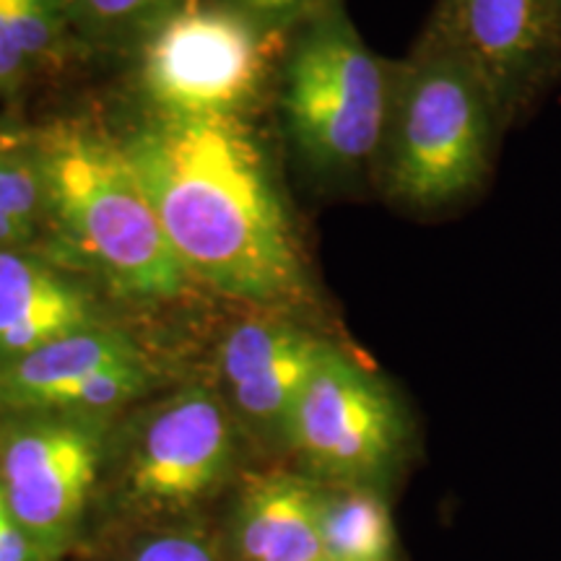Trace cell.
<instances>
[{
    "instance_id": "3",
    "label": "cell",
    "mask_w": 561,
    "mask_h": 561,
    "mask_svg": "<svg viewBox=\"0 0 561 561\" xmlns=\"http://www.w3.org/2000/svg\"><path fill=\"white\" fill-rule=\"evenodd\" d=\"M507 130L473 70L421 34L409 58L396 60L371 182L409 214H450L486 191Z\"/></svg>"
},
{
    "instance_id": "23",
    "label": "cell",
    "mask_w": 561,
    "mask_h": 561,
    "mask_svg": "<svg viewBox=\"0 0 561 561\" xmlns=\"http://www.w3.org/2000/svg\"><path fill=\"white\" fill-rule=\"evenodd\" d=\"M553 5H557V11H559V19H561V0H553Z\"/></svg>"
},
{
    "instance_id": "19",
    "label": "cell",
    "mask_w": 561,
    "mask_h": 561,
    "mask_svg": "<svg viewBox=\"0 0 561 561\" xmlns=\"http://www.w3.org/2000/svg\"><path fill=\"white\" fill-rule=\"evenodd\" d=\"M271 32H291L320 0H227Z\"/></svg>"
},
{
    "instance_id": "5",
    "label": "cell",
    "mask_w": 561,
    "mask_h": 561,
    "mask_svg": "<svg viewBox=\"0 0 561 561\" xmlns=\"http://www.w3.org/2000/svg\"><path fill=\"white\" fill-rule=\"evenodd\" d=\"M280 32L227 0H185L138 45V87L153 117H242L261 94Z\"/></svg>"
},
{
    "instance_id": "6",
    "label": "cell",
    "mask_w": 561,
    "mask_h": 561,
    "mask_svg": "<svg viewBox=\"0 0 561 561\" xmlns=\"http://www.w3.org/2000/svg\"><path fill=\"white\" fill-rule=\"evenodd\" d=\"M411 424L388 382L328 341L301 390L289 447L307 476L343 486H388L409 455Z\"/></svg>"
},
{
    "instance_id": "13",
    "label": "cell",
    "mask_w": 561,
    "mask_h": 561,
    "mask_svg": "<svg viewBox=\"0 0 561 561\" xmlns=\"http://www.w3.org/2000/svg\"><path fill=\"white\" fill-rule=\"evenodd\" d=\"M240 561H325L318 525V481L265 473L242 489L231 515Z\"/></svg>"
},
{
    "instance_id": "7",
    "label": "cell",
    "mask_w": 561,
    "mask_h": 561,
    "mask_svg": "<svg viewBox=\"0 0 561 561\" xmlns=\"http://www.w3.org/2000/svg\"><path fill=\"white\" fill-rule=\"evenodd\" d=\"M234 416L193 385L149 405L115 447V500L133 515H180L206 502L234 468Z\"/></svg>"
},
{
    "instance_id": "2",
    "label": "cell",
    "mask_w": 561,
    "mask_h": 561,
    "mask_svg": "<svg viewBox=\"0 0 561 561\" xmlns=\"http://www.w3.org/2000/svg\"><path fill=\"white\" fill-rule=\"evenodd\" d=\"M45 195V221L70 265L112 294L161 301L185 294L191 273L174 255L121 138L91 123L55 121L26 133Z\"/></svg>"
},
{
    "instance_id": "10",
    "label": "cell",
    "mask_w": 561,
    "mask_h": 561,
    "mask_svg": "<svg viewBox=\"0 0 561 561\" xmlns=\"http://www.w3.org/2000/svg\"><path fill=\"white\" fill-rule=\"evenodd\" d=\"M151 356L123 328L100 325L0 362V413L104 416L157 385Z\"/></svg>"
},
{
    "instance_id": "17",
    "label": "cell",
    "mask_w": 561,
    "mask_h": 561,
    "mask_svg": "<svg viewBox=\"0 0 561 561\" xmlns=\"http://www.w3.org/2000/svg\"><path fill=\"white\" fill-rule=\"evenodd\" d=\"M0 214L37 231L45 221V195L32 161L21 151H0Z\"/></svg>"
},
{
    "instance_id": "16",
    "label": "cell",
    "mask_w": 561,
    "mask_h": 561,
    "mask_svg": "<svg viewBox=\"0 0 561 561\" xmlns=\"http://www.w3.org/2000/svg\"><path fill=\"white\" fill-rule=\"evenodd\" d=\"M13 45L30 73L53 66L66 50L70 30L68 0H5Z\"/></svg>"
},
{
    "instance_id": "11",
    "label": "cell",
    "mask_w": 561,
    "mask_h": 561,
    "mask_svg": "<svg viewBox=\"0 0 561 561\" xmlns=\"http://www.w3.org/2000/svg\"><path fill=\"white\" fill-rule=\"evenodd\" d=\"M328 339L278 310L250 314L224 335L219 371L234 419L289 445L294 409Z\"/></svg>"
},
{
    "instance_id": "1",
    "label": "cell",
    "mask_w": 561,
    "mask_h": 561,
    "mask_svg": "<svg viewBox=\"0 0 561 561\" xmlns=\"http://www.w3.org/2000/svg\"><path fill=\"white\" fill-rule=\"evenodd\" d=\"M193 280L278 310L310 294L299 240L265 151L242 117H149L121 138Z\"/></svg>"
},
{
    "instance_id": "12",
    "label": "cell",
    "mask_w": 561,
    "mask_h": 561,
    "mask_svg": "<svg viewBox=\"0 0 561 561\" xmlns=\"http://www.w3.org/2000/svg\"><path fill=\"white\" fill-rule=\"evenodd\" d=\"M107 322L96 294L73 273L19 248L0 250V362Z\"/></svg>"
},
{
    "instance_id": "20",
    "label": "cell",
    "mask_w": 561,
    "mask_h": 561,
    "mask_svg": "<svg viewBox=\"0 0 561 561\" xmlns=\"http://www.w3.org/2000/svg\"><path fill=\"white\" fill-rule=\"evenodd\" d=\"M0 561H53L42 546L16 523L0 491Z\"/></svg>"
},
{
    "instance_id": "9",
    "label": "cell",
    "mask_w": 561,
    "mask_h": 561,
    "mask_svg": "<svg viewBox=\"0 0 561 561\" xmlns=\"http://www.w3.org/2000/svg\"><path fill=\"white\" fill-rule=\"evenodd\" d=\"M424 37L473 70L507 128L561 79V19L553 0H437Z\"/></svg>"
},
{
    "instance_id": "4",
    "label": "cell",
    "mask_w": 561,
    "mask_h": 561,
    "mask_svg": "<svg viewBox=\"0 0 561 561\" xmlns=\"http://www.w3.org/2000/svg\"><path fill=\"white\" fill-rule=\"evenodd\" d=\"M396 62L356 30L346 0H320L289 32L280 110L301 164L328 185L375 180Z\"/></svg>"
},
{
    "instance_id": "21",
    "label": "cell",
    "mask_w": 561,
    "mask_h": 561,
    "mask_svg": "<svg viewBox=\"0 0 561 561\" xmlns=\"http://www.w3.org/2000/svg\"><path fill=\"white\" fill-rule=\"evenodd\" d=\"M26 76H30V68L13 45L9 9H5V0H0V94H16Z\"/></svg>"
},
{
    "instance_id": "14",
    "label": "cell",
    "mask_w": 561,
    "mask_h": 561,
    "mask_svg": "<svg viewBox=\"0 0 561 561\" xmlns=\"http://www.w3.org/2000/svg\"><path fill=\"white\" fill-rule=\"evenodd\" d=\"M325 561H396V523L382 489L318 481Z\"/></svg>"
},
{
    "instance_id": "18",
    "label": "cell",
    "mask_w": 561,
    "mask_h": 561,
    "mask_svg": "<svg viewBox=\"0 0 561 561\" xmlns=\"http://www.w3.org/2000/svg\"><path fill=\"white\" fill-rule=\"evenodd\" d=\"M128 561H221L214 538L198 525H170L140 541Z\"/></svg>"
},
{
    "instance_id": "22",
    "label": "cell",
    "mask_w": 561,
    "mask_h": 561,
    "mask_svg": "<svg viewBox=\"0 0 561 561\" xmlns=\"http://www.w3.org/2000/svg\"><path fill=\"white\" fill-rule=\"evenodd\" d=\"M34 229L24 227V224L11 219V216L0 214V250L3 248H21L26 240H32Z\"/></svg>"
},
{
    "instance_id": "15",
    "label": "cell",
    "mask_w": 561,
    "mask_h": 561,
    "mask_svg": "<svg viewBox=\"0 0 561 561\" xmlns=\"http://www.w3.org/2000/svg\"><path fill=\"white\" fill-rule=\"evenodd\" d=\"M185 0H68L73 34L91 42H138Z\"/></svg>"
},
{
    "instance_id": "8",
    "label": "cell",
    "mask_w": 561,
    "mask_h": 561,
    "mask_svg": "<svg viewBox=\"0 0 561 561\" xmlns=\"http://www.w3.org/2000/svg\"><path fill=\"white\" fill-rule=\"evenodd\" d=\"M107 455L104 416L0 413L3 502L53 561L79 536Z\"/></svg>"
}]
</instances>
